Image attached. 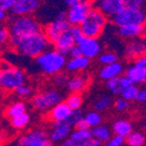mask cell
<instances>
[{"label":"cell","mask_w":146,"mask_h":146,"mask_svg":"<svg viewBox=\"0 0 146 146\" xmlns=\"http://www.w3.org/2000/svg\"><path fill=\"white\" fill-rule=\"evenodd\" d=\"M58 146H60V145H58Z\"/></svg>","instance_id":"obj_54"},{"label":"cell","mask_w":146,"mask_h":146,"mask_svg":"<svg viewBox=\"0 0 146 146\" xmlns=\"http://www.w3.org/2000/svg\"><path fill=\"white\" fill-rule=\"evenodd\" d=\"M46 138H48V133L44 129H41V127L33 129V130H29V131L25 132L22 136L19 137L17 146H25L28 143L36 141V140H42V139H46Z\"/></svg>","instance_id":"obj_22"},{"label":"cell","mask_w":146,"mask_h":146,"mask_svg":"<svg viewBox=\"0 0 146 146\" xmlns=\"http://www.w3.org/2000/svg\"><path fill=\"white\" fill-rule=\"evenodd\" d=\"M91 8V0H84V1L74 4L69 6L68 11L66 12V19L70 23V26H80Z\"/></svg>","instance_id":"obj_8"},{"label":"cell","mask_w":146,"mask_h":146,"mask_svg":"<svg viewBox=\"0 0 146 146\" xmlns=\"http://www.w3.org/2000/svg\"><path fill=\"white\" fill-rule=\"evenodd\" d=\"M69 137L71 139H74L75 141L82 143V141H86V140L92 138V135H91L90 129H75V127H72Z\"/></svg>","instance_id":"obj_31"},{"label":"cell","mask_w":146,"mask_h":146,"mask_svg":"<svg viewBox=\"0 0 146 146\" xmlns=\"http://www.w3.org/2000/svg\"><path fill=\"white\" fill-rule=\"evenodd\" d=\"M0 70H1V61H0Z\"/></svg>","instance_id":"obj_53"},{"label":"cell","mask_w":146,"mask_h":146,"mask_svg":"<svg viewBox=\"0 0 146 146\" xmlns=\"http://www.w3.org/2000/svg\"><path fill=\"white\" fill-rule=\"evenodd\" d=\"M9 40H11V35L7 26L0 23V50L9 46Z\"/></svg>","instance_id":"obj_35"},{"label":"cell","mask_w":146,"mask_h":146,"mask_svg":"<svg viewBox=\"0 0 146 146\" xmlns=\"http://www.w3.org/2000/svg\"><path fill=\"white\" fill-rule=\"evenodd\" d=\"M70 33H71L72 39H74V41H75V44H77V43L84 38L78 26H71V27H70Z\"/></svg>","instance_id":"obj_42"},{"label":"cell","mask_w":146,"mask_h":146,"mask_svg":"<svg viewBox=\"0 0 146 146\" xmlns=\"http://www.w3.org/2000/svg\"><path fill=\"white\" fill-rule=\"evenodd\" d=\"M52 46H53L54 49H56L57 52H60V53H62L63 55L68 56L70 49L75 46V41H74V39H72L71 33H70V28L67 32L61 34L55 41H53Z\"/></svg>","instance_id":"obj_20"},{"label":"cell","mask_w":146,"mask_h":146,"mask_svg":"<svg viewBox=\"0 0 146 146\" xmlns=\"http://www.w3.org/2000/svg\"><path fill=\"white\" fill-rule=\"evenodd\" d=\"M70 27L71 26H70V23L67 21V19L61 20V19H56L55 18V20L48 22L44 27H42V32L46 35V38L49 40V42L52 43L62 33L67 32Z\"/></svg>","instance_id":"obj_11"},{"label":"cell","mask_w":146,"mask_h":146,"mask_svg":"<svg viewBox=\"0 0 146 146\" xmlns=\"http://www.w3.org/2000/svg\"><path fill=\"white\" fill-rule=\"evenodd\" d=\"M64 102L67 103V105L71 109V110H81L83 106V96L82 94H77V92H69V95L66 97Z\"/></svg>","instance_id":"obj_29"},{"label":"cell","mask_w":146,"mask_h":146,"mask_svg":"<svg viewBox=\"0 0 146 146\" xmlns=\"http://www.w3.org/2000/svg\"><path fill=\"white\" fill-rule=\"evenodd\" d=\"M52 77H53V83L57 88H63V87H66V83L69 78V75L64 71H61V72H58V74H56Z\"/></svg>","instance_id":"obj_38"},{"label":"cell","mask_w":146,"mask_h":146,"mask_svg":"<svg viewBox=\"0 0 146 146\" xmlns=\"http://www.w3.org/2000/svg\"><path fill=\"white\" fill-rule=\"evenodd\" d=\"M27 75L21 68L1 61L0 70V90L12 92L22 84L27 83Z\"/></svg>","instance_id":"obj_3"},{"label":"cell","mask_w":146,"mask_h":146,"mask_svg":"<svg viewBox=\"0 0 146 146\" xmlns=\"http://www.w3.org/2000/svg\"><path fill=\"white\" fill-rule=\"evenodd\" d=\"M130 102H127L126 100L121 98V97H119V98L115 100L113 103H112V108L115 109V110L119 113H123V112H126L130 110Z\"/></svg>","instance_id":"obj_36"},{"label":"cell","mask_w":146,"mask_h":146,"mask_svg":"<svg viewBox=\"0 0 146 146\" xmlns=\"http://www.w3.org/2000/svg\"><path fill=\"white\" fill-rule=\"evenodd\" d=\"M18 97H20L21 100H27V98H32V96L34 95V88L29 84L25 83L20 86L19 88H17L14 91H13Z\"/></svg>","instance_id":"obj_33"},{"label":"cell","mask_w":146,"mask_h":146,"mask_svg":"<svg viewBox=\"0 0 146 146\" xmlns=\"http://www.w3.org/2000/svg\"><path fill=\"white\" fill-rule=\"evenodd\" d=\"M80 55H81V50H80L77 44H75L74 47H72L70 49V52H69V54H68L69 57H75V56H80Z\"/></svg>","instance_id":"obj_47"},{"label":"cell","mask_w":146,"mask_h":146,"mask_svg":"<svg viewBox=\"0 0 146 146\" xmlns=\"http://www.w3.org/2000/svg\"><path fill=\"white\" fill-rule=\"evenodd\" d=\"M84 121L87 123V125L91 129L96 125H98L101 123H103V116H102V112H98L96 110H91V111H88L87 113H83V117Z\"/></svg>","instance_id":"obj_30"},{"label":"cell","mask_w":146,"mask_h":146,"mask_svg":"<svg viewBox=\"0 0 146 146\" xmlns=\"http://www.w3.org/2000/svg\"><path fill=\"white\" fill-rule=\"evenodd\" d=\"M7 19H8V12L4 11L1 7H0V23L5 22Z\"/></svg>","instance_id":"obj_49"},{"label":"cell","mask_w":146,"mask_h":146,"mask_svg":"<svg viewBox=\"0 0 146 146\" xmlns=\"http://www.w3.org/2000/svg\"><path fill=\"white\" fill-rule=\"evenodd\" d=\"M82 117H83L82 109H81V110H72L71 113H70V116H69V118H68V120L66 121V123L69 124L71 127H74V125L76 124V121H77L78 119H81Z\"/></svg>","instance_id":"obj_40"},{"label":"cell","mask_w":146,"mask_h":146,"mask_svg":"<svg viewBox=\"0 0 146 146\" xmlns=\"http://www.w3.org/2000/svg\"><path fill=\"white\" fill-rule=\"evenodd\" d=\"M88 84H89V77L82 74V72H78V74H72L71 76H69L64 88L69 92L82 94L88 88Z\"/></svg>","instance_id":"obj_17"},{"label":"cell","mask_w":146,"mask_h":146,"mask_svg":"<svg viewBox=\"0 0 146 146\" xmlns=\"http://www.w3.org/2000/svg\"><path fill=\"white\" fill-rule=\"evenodd\" d=\"M125 143V138L118 136V135H112L110 138H109L103 146H120L121 144Z\"/></svg>","instance_id":"obj_39"},{"label":"cell","mask_w":146,"mask_h":146,"mask_svg":"<svg viewBox=\"0 0 146 146\" xmlns=\"http://www.w3.org/2000/svg\"><path fill=\"white\" fill-rule=\"evenodd\" d=\"M71 109L67 105L64 101L58 102L56 105H54L50 110L47 111V119L50 123H62V121H67L70 113Z\"/></svg>","instance_id":"obj_14"},{"label":"cell","mask_w":146,"mask_h":146,"mask_svg":"<svg viewBox=\"0 0 146 146\" xmlns=\"http://www.w3.org/2000/svg\"><path fill=\"white\" fill-rule=\"evenodd\" d=\"M61 101H63V95L58 89H46L34 94L31 98V104L35 111L47 112Z\"/></svg>","instance_id":"obj_6"},{"label":"cell","mask_w":146,"mask_h":146,"mask_svg":"<svg viewBox=\"0 0 146 146\" xmlns=\"http://www.w3.org/2000/svg\"><path fill=\"white\" fill-rule=\"evenodd\" d=\"M34 60L40 72L46 76H54L61 71H64L67 56L54 48H49L39 56H36Z\"/></svg>","instance_id":"obj_2"},{"label":"cell","mask_w":146,"mask_h":146,"mask_svg":"<svg viewBox=\"0 0 146 146\" xmlns=\"http://www.w3.org/2000/svg\"><path fill=\"white\" fill-rule=\"evenodd\" d=\"M91 5L108 19L115 17L124 7L123 0H91Z\"/></svg>","instance_id":"obj_9"},{"label":"cell","mask_w":146,"mask_h":146,"mask_svg":"<svg viewBox=\"0 0 146 146\" xmlns=\"http://www.w3.org/2000/svg\"><path fill=\"white\" fill-rule=\"evenodd\" d=\"M5 138H6V136H5V133H4L3 129H1V126H0V145H3V143L5 141Z\"/></svg>","instance_id":"obj_51"},{"label":"cell","mask_w":146,"mask_h":146,"mask_svg":"<svg viewBox=\"0 0 146 146\" xmlns=\"http://www.w3.org/2000/svg\"><path fill=\"white\" fill-rule=\"evenodd\" d=\"M139 91V86H136V84H131V86L124 88L123 90L120 91V97L121 98L126 100L127 102H136L137 100V95Z\"/></svg>","instance_id":"obj_32"},{"label":"cell","mask_w":146,"mask_h":146,"mask_svg":"<svg viewBox=\"0 0 146 146\" xmlns=\"http://www.w3.org/2000/svg\"><path fill=\"white\" fill-rule=\"evenodd\" d=\"M136 102H139V103H145L146 102V89L144 87L143 88H139Z\"/></svg>","instance_id":"obj_46"},{"label":"cell","mask_w":146,"mask_h":146,"mask_svg":"<svg viewBox=\"0 0 146 146\" xmlns=\"http://www.w3.org/2000/svg\"><path fill=\"white\" fill-rule=\"evenodd\" d=\"M111 21L115 27L125 25H138V23H145L146 14L144 9L124 6L115 17L111 18Z\"/></svg>","instance_id":"obj_7"},{"label":"cell","mask_w":146,"mask_h":146,"mask_svg":"<svg viewBox=\"0 0 146 146\" xmlns=\"http://www.w3.org/2000/svg\"><path fill=\"white\" fill-rule=\"evenodd\" d=\"M77 46L81 50V55L89 60L97 58V56L103 52L101 41L96 38H83Z\"/></svg>","instance_id":"obj_10"},{"label":"cell","mask_w":146,"mask_h":146,"mask_svg":"<svg viewBox=\"0 0 146 146\" xmlns=\"http://www.w3.org/2000/svg\"><path fill=\"white\" fill-rule=\"evenodd\" d=\"M109 22V19L103 15L100 11L96 8H91L88 14L82 21V23L78 26L84 38H96L98 39L103 34L106 25Z\"/></svg>","instance_id":"obj_5"},{"label":"cell","mask_w":146,"mask_h":146,"mask_svg":"<svg viewBox=\"0 0 146 146\" xmlns=\"http://www.w3.org/2000/svg\"><path fill=\"white\" fill-rule=\"evenodd\" d=\"M124 69H125L124 63L120 62V61H116V62L102 66L101 69L98 70V77L100 80L105 82V81L116 78V77H119L120 75H123Z\"/></svg>","instance_id":"obj_16"},{"label":"cell","mask_w":146,"mask_h":146,"mask_svg":"<svg viewBox=\"0 0 146 146\" xmlns=\"http://www.w3.org/2000/svg\"><path fill=\"white\" fill-rule=\"evenodd\" d=\"M74 127H75V129H90V127L87 125L86 121H84L83 118H81V119H78V120L76 121V124L74 125Z\"/></svg>","instance_id":"obj_48"},{"label":"cell","mask_w":146,"mask_h":146,"mask_svg":"<svg viewBox=\"0 0 146 146\" xmlns=\"http://www.w3.org/2000/svg\"><path fill=\"white\" fill-rule=\"evenodd\" d=\"M9 46L20 55L29 58H35L44 50L49 49L52 43L41 31L39 33L21 36L18 39H12L9 40Z\"/></svg>","instance_id":"obj_1"},{"label":"cell","mask_w":146,"mask_h":146,"mask_svg":"<svg viewBox=\"0 0 146 146\" xmlns=\"http://www.w3.org/2000/svg\"><path fill=\"white\" fill-rule=\"evenodd\" d=\"M90 130H91L92 137L95 139H97V140L102 141L103 144L113 135L112 131H111V127L109 125H106V124H104V123H101L98 125H96V126L91 127Z\"/></svg>","instance_id":"obj_26"},{"label":"cell","mask_w":146,"mask_h":146,"mask_svg":"<svg viewBox=\"0 0 146 146\" xmlns=\"http://www.w3.org/2000/svg\"><path fill=\"white\" fill-rule=\"evenodd\" d=\"M42 0H15L9 11L13 17L18 15H33L40 8Z\"/></svg>","instance_id":"obj_12"},{"label":"cell","mask_w":146,"mask_h":146,"mask_svg":"<svg viewBox=\"0 0 146 146\" xmlns=\"http://www.w3.org/2000/svg\"><path fill=\"white\" fill-rule=\"evenodd\" d=\"M8 32L12 39H18L21 36L39 33L42 31L41 23L33 15H18L13 17L8 23Z\"/></svg>","instance_id":"obj_4"},{"label":"cell","mask_w":146,"mask_h":146,"mask_svg":"<svg viewBox=\"0 0 146 146\" xmlns=\"http://www.w3.org/2000/svg\"><path fill=\"white\" fill-rule=\"evenodd\" d=\"M14 3H15V0H0V7L6 12H9L12 7H13Z\"/></svg>","instance_id":"obj_44"},{"label":"cell","mask_w":146,"mask_h":146,"mask_svg":"<svg viewBox=\"0 0 146 146\" xmlns=\"http://www.w3.org/2000/svg\"><path fill=\"white\" fill-rule=\"evenodd\" d=\"M112 103H113V100L111 96L109 95H103V96H100L95 102H94V110L98 111V112H105L108 110H110L112 108Z\"/></svg>","instance_id":"obj_27"},{"label":"cell","mask_w":146,"mask_h":146,"mask_svg":"<svg viewBox=\"0 0 146 146\" xmlns=\"http://www.w3.org/2000/svg\"><path fill=\"white\" fill-rule=\"evenodd\" d=\"M145 53H146V43L144 38L130 40L126 43L124 49V55L129 60H135L139 56L145 55Z\"/></svg>","instance_id":"obj_18"},{"label":"cell","mask_w":146,"mask_h":146,"mask_svg":"<svg viewBox=\"0 0 146 146\" xmlns=\"http://www.w3.org/2000/svg\"><path fill=\"white\" fill-rule=\"evenodd\" d=\"M97 60H98V62L102 66H105V64H109V63L116 62V61H118L119 58H118V55L115 52H102L98 56H97Z\"/></svg>","instance_id":"obj_34"},{"label":"cell","mask_w":146,"mask_h":146,"mask_svg":"<svg viewBox=\"0 0 146 146\" xmlns=\"http://www.w3.org/2000/svg\"><path fill=\"white\" fill-rule=\"evenodd\" d=\"M124 74L136 86H140L146 82V67H139L132 62L124 69Z\"/></svg>","instance_id":"obj_21"},{"label":"cell","mask_w":146,"mask_h":146,"mask_svg":"<svg viewBox=\"0 0 146 146\" xmlns=\"http://www.w3.org/2000/svg\"><path fill=\"white\" fill-rule=\"evenodd\" d=\"M106 83V88L108 90L110 91L112 95H120V91L123 90V88H121L120 86V82H119V78L116 77V78H111L109 81H105Z\"/></svg>","instance_id":"obj_37"},{"label":"cell","mask_w":146,"mask_h":146,"mask_svg":"<svg viewBox=\"0 0 146 146\" xmlns=\"http://www.w3.org/2000/svg\"><path fill=\"white\" fill-rule=\"evenodd\" d=\"M25 146H54V144L48 138H46V139H42V140H36V141L28 143Z\"/></svg>","instance_id":"obj_43"},{"label":"cell","mask_w":146,"mask_h":146,"mask_svg":"<svg viewBox=\"0 0 146 146\" xmlns=\"http://www.w3.org/2000/svg\"><path fill=\"white\" fill-rule=\"evenodd\" d=\"M50 130L48 131V139H49L54 145L60 144L64 139L69 138L70 132H71V126L67 124L66 121L62 123H50Z\"/></svg>","instance_id":"obj_13"},{"label":"cell","mask_w":146,"mask_h":146,"mask_svg":"<svg viewBox=\"0 0 146 146\" xmlns=\"http://www.w3.org/2000/svg\"><path fill=\"white\" fill-rule=\"evenodd\" d=\"M145 141L146 137L143 131L133 130L127 137H125V144L127 146H144Z\"/></svg>","instance_id":"obj_28"},{"label":"cell","mask_w":146,"mask_h":146,"mask_svg":"<svg viewBox=\"0 0 146 146\" xmlns=\"http://www.w3.org/2000/svg\"><path fill=\"white\" fill-rule=\"evenodd\" d=\"M119 82H120V86H121V88H126V87H129V86H131V84H133L132 83V81L125 75V74H123V75H120L119 77Z\"/></svg>","instance_id":"obj_45"},{"label":"cell","mask_w":146,"mask_h":146,"mask_svg":"<svg viewBox=\"0 0 146 146\" xmlns=\"http://www.w3.org/2000/svg\"><path fill=\"white\" fill-rule=\"evenodd\" d=\"M31 120H32V116L28 111H26V112L20 113L13 118H11L9 125L15 131H21V130H25L28 127V125L31 124Z\"/></svg>","instance_id":"obj_24"},{"label":"cell","mask_w":146,"mask_h":146,"mask_svg":"<svg viewBox=\"0 0 146 146\" xmlns=\"http://www.w3.org/2000/svg\"><path fill=\"white\" fill-rule=\"evenodd\" d=\"M63 1H64V4H66L67 6H71V5H74V4L84 1V0H63Z\"/></svg>","instance_id":"obj_50"},{"label":"cell","mask_w":146,"mask_h":146,"mask_svg":"<svg viewBox=\"0 0 146 146\" xmlns=\"http://www.w3.org/2000/svg\"><path fill=\"white\" fill-rule=\"evenodd\" d=\"M91 60L84 57L82 55L75 56V57H69L67 58L64 70L67 74H78V72H83L84 70H87L90 66Z\"/></svg>","instance_id":"obj_19"},{"label":"cell","mask_w":146,"mask_h":146,"mask_svg":"<svg viewBox=\"0 0 146 146\" xmlns=\"http://www.w3.org/2000/svg\"><path fill=\"white\" fill-rule=\"evenodd\" d=\"M133 130H135L133 123L126 118H118L111 125V131H112L113 135H118V136H121L124 138L127 137Z\"/></svg>","instance_id":"obj_23"},{"label":"cell","mask_w":146,"mask_h":146,"mask_svg":"<svg viewBox=\"0 0 146 146\" xmlns=\"http://www.w3.org/2000/svg\"><path fill=\"white\" fill-rule=\"evenodd\" d=\"M146 0H123L125 7H131V8H140L144 9Z\"/></svg>","instance_id":"obj_41"},{"label":"cell","mask_w":146,"mask_h":146,"mask_svg":"<svg viewBox=\"0 0 146 146\" xmlns=\"http://www.w3.org/2000/svg\"><path fill=\"white\" fill-rule=\"evenodd\" d=\"M26 111H27V104L23 101L19 100V101H14V102L9 103L5 109L4 115L7 119H11V118H13L20 113L26 112Z\"/></svg>","instance_id":"obj_25"},{"label":"cell","mask_w":146,"mask_h":146,"mask_svg":"<svg viewBox=\"0 0 146 146\" xmlns=\"http://www.w3.org/2000/svg\"><path fill=\"white\" fill-rule=\"evenodd\" d=\"M120 146H127V145H126V144H125V143H124V144H121V145H120Z\"/></svg>","instance_id":"obj_52"},{"label":"cell","mask_w":146,"mask_h":146,"mask_svg":"<svg viewBox=\"0 0 146 146\" xmlns=\"http://www.w3.org/2000/svg\"><path fill=\"white\" fill-rule=\"evenodd\" d=\"M117 28V34L124 40H133V39H139L144 38L146 26L145 23H138V25H125V26H119Z\"/></svg>","instance_id":"obj_15"}]
</instances>
